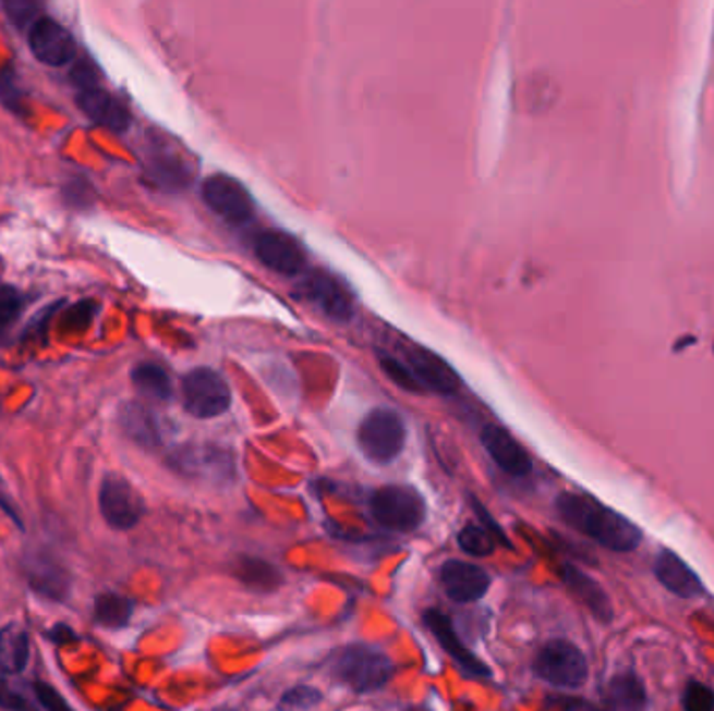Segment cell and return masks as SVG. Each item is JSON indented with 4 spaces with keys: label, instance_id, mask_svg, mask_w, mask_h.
<instances>
[{
    "label": "cell",
    "instance_id": "obj_1",
    "mask_svg": "<svg viewBox=\"0 0 714 711\" xmlns=\"http://www.w3.org/2000/svg\"><path fill=\"white\" fill-rule=\"evenodd\" d=\"M556 510L568 526L610 551L627 553L638 549L641 542V530L631 519L616 514L590 494L562 492L556 501Z\"/></svg>",
    "mask_w": 714,
    "mask_h": 711
},
{
    "label": "cell",
    "instance_id": "obj_2",
    "mask_svg": "<svg viewBox=\"0 0 714 711\" xmlns=\"http://www.w3.org/2000/svg\"><path fill=\"white\" fill-rule=\"evenodd\" d=\"M332 676L353 692H372L391 681L394 663L378 647L351 642L332 662Z\"/></svg>",
    "mask_w": 714,
    "mask_h": 711
},
{
    "label": "cell",
    "instance_id": "obj_3",
    "mask_svg": "<svg viewBox=\"0 0 714 711\" xmlns=\"http://www.w3.org/2000/svg\"><path fill=\"white\" fill-rule=\"evenodd\" d=\"M372 517L387 530L414 532L426 517V505L420 492L406 485H389L374 491L370 499Z\"/></svg>",
    "mask_w": 714,
    "mask_h": 711
},
{
    "label": "cell",
    "instance_id": "obj_4",
    "mask_svg": "<svg viewBox=\"0 0 714 711\" xmlns=\"http://www.w3.org/2000/svg\"><path fill=\"white\" fill-rule=\"evenodd\" d=\"M358 444L372 464H391L406 446V424L389 407H376L358 428Z\"/></svg>",
    "mask_w": 714,
    "mask_h": 711
},
{
    "label": "cell",
    "instance_id": "obj_5",
    "mask_svg": "<svg viewBox=\"0 0 714 711\" xmlns=\"http://www.w3.org/2000/svg\"><path fill=\"white\" fill-rule=\"evenodd\" d=\"M533 670L542 681L560 688L581 687L590 674L585 655L568 640L545 642L533 662Z\"/></svg>",
    "mask_w": 714,
    "mask_h": 711
},
{
    "label": "cell",
    "instance_id": "obj_6",
    "mask_svg": "<svg viewBox=\"0 0 714 711\" xmlns=\"http://www.w3.org/2000/svg\"><path fill=\"white\" fill-rule=\"evenodd\" d=\"M182 403L191 416L211 419L230 409L232 393L216 369L197 368L182 378Z\"/></svg>",
    "mask_w": 714,
    "mask_h": 711
},
{
    "label": "cell",
    "instance_id": "obj_7",
    "mask_svg": "<svg viewBox=\"0 0 714 711\" xmlns=\"http://www.w3.org/2000/svg\"><path fill=\"white\" fill-rule=\"evenodd\" d=\"M99 510L116 530H132L147 512L143 494L120 474H107L100 482Z\"/></svg>",
    "mask_w": 714,
    "mask_h": 711
},
{
    "label": "cell",
    "instance_id": "obj_8",
    "mask_svg": "<svg viewBox=\"0 0 714 711\" xmlns=\"http://www.w3.org/2000/svg\"><path fill=\"white\" fill-rule=\"evenodd\" d=\"M201 195H203L205 205L228 223L243 225L255 213L251 193L246 191L243 182H239L232 175H226V173L209 175L203 182Z\"/></svg>",
    "mask_w": 714,
    "mask_h": 711
},
{
    "label": "cell",
    "instance_id": "obj_9",
    "mask_svg": "<svg viewBox=\"0 0 714 711\" xmlns=\"http://www.w3.org/2000/svg\"><path fill=\"white\" fill-rule=\"evenodd\" d=\"M29 589L49 601H65L72 592V574L50 549H29L24 557Z\"/></svg>",
    "mask_w": 714,
    "mask_h": 711
},
{
    "label": "cell",
    "instance_id": "obj_10",
    "mask_svg": "<svg viewBox=\"0 0 714 711\" xmlns=\"http://www.w3.org/2000/svg\"><path fill=\"white\" fill-rule=\"evenodd\" d=\"M301 293L330 319L349 321L355 314L353 293L341 278L330 271H310L301 280Z\"/></svg>",
    "mask_w": 714,
    "mask_h": 711
},
{
    "label": "cell",
    "instance_id": "obj_11",
    "mask_svg": "<svg viewBox=\"0 0 714 711\" xmlns=\"http://www.w3.org/2000/svg\"><path fill=\"white\" fill-rule=\"evenodd\" d=\"M27 45L32 54L49 68H65L77 57L72 32L52 17H40L27 29Z\"/></svg>",
    "mask_w": 714,
    "mask_h": 711
},
{
    "label": "cell",
    "instance_id": "obj_12",
    "mask_svg": "<svg viewBox=\"0 0 714 711\" xmlns=\"http://www.w3.org/2000/svg\"><path fill=\"white\" fill-rule=\"evenodd\" d=\"M257 259L282 275H299L307 266V253L301 241L285 230H264L255 238Z\"/></svg>",
    "mask_w": 714,
    "mask_h": 711
},
{
    "label": "cell",
    "instance_id": "obj_13",
    "mask_svg": "<svg viewBox=\"0 0 714 711\" xmlns=\"http://www.w3.org/2000/svg\"><path fill=\"white\" fill-rule=\"evenodd\" d=\"M426 628L433 633V637L437 638V642L441 645L445 653L458 663V667L462 670L464 676H470V678H487L492 674L489 665L481 662L470 649H467V645L460 640V637L456 635L453 630V624L451 620L445 615V613L439 612V610H426L424 615H422Z\"/></svg>",
    "mask_w": 714,
    "mask_h": 711
},
{
    "label": "cell",
    "instance_id": "obj_14",
    "mask_svg": "<svg viewBox=\"0 0 714 711\" xmlns=\"http://www.w3.org/2000/svg\"><path fill=\"white\" fill-rule=\"evenodd\" d=\"M439 583L451 601L474 603L492 587V576L476 564L449 560L439 569Z\"/></svg>",
    "mask_w": 714,
    "mask_h": 711
},
{
    "label": "cell",
    "instance_id": "obj_15",
    "mask_svg": "<svg viewBox=\"0 0 714 711\" xmlns=\"http://www.w3.org/2000/svg\"><path fill=\"white\" fill-rule=\"evenodd\" d=\"M403 364L416 376L422 391L426 389L439 394H456L460 391V376L445 359L428 348L410 346L406 351Z\"/></svg>",
    "mask_w": 714,
    "mask_h": 711
},
{
    "label": "cell",
    "instance_id": "obj_16",
    "mask_svg": "<svg viewBox=\"0 0 714 711\" xmlns=\"http://www.w3.org/2000/svg\"><path fill=\"white\" fill-rule=\"evenodd\" d=\"M481 442L485 446V451L489 453L493 462L501 467L506 474L515 476V478H522L529 476L533 469V462L529 457V453L524 451V446L504 428L489 424L483 428L481 432Z\"/></svg>",
    "mask_w": 714,
    "mask_h": 711
},
{
    "label": "cell",
    "instance_id": "obj_17",
    "mask_svg": "<svg viewBox=\"0 0 714 711\" xmlns=\"http://www.w3.org/2000/svg\"><path fill=\"white\" fill-rule=\"evenodd\" d=\"M77 107L102 127L122 134L130 127V111L122 100L116 99L111 93H107L102 86H93L86 90H77L75 95Z\"/></svg>",
    "mask_w": 714,
    "mask_h": 711
},
{
    "label": "cell",
    "instance_id": "obj_18",
    "mask_svg": "<svg viewBox=\"0 0 714 711\" xmlns=\"http://www.w3.org/2000/svg\"><path fill=\"white\" fill-rule=\"evenodd\" d=\"M560 574H562V580H565L568 589L572 590V594L593 613L595 620H600L604 624L613 622V617H615L613 603H610L608 594L593 578H590L588 574H583L579 567L568 564L562 565Z\"/></svg>",
    "mask_w": 714,
    "mask_h": 711
},
{
    "label": "cell",
    "instance_id": "obj_19",
    "mask_svg": "<svg viewBox=\"0 0 714 711\" xmlns=\"http://www.w3.org/2000/svg\"><path fill=\"white\" fill-rule=\"evenodd\" d=\"M120 426L128 439L145 446V449H155L161 444V426L157 421L155 414L145 407L143 403L128 401L120 407Z\"/></svg>",
    "mask_w": 714,
    "mask_h": 711
},
{
    "label": "cell",
    "instance_id": "obj_20",
    "mask_svg": "<svg viewBox=\"0 0 714 711\" xmlns=\"http://www.w3.org/2000/svg\"><path fill=\"white\" fill-rule=\"evenodd\" d=\"M172 466L189 474V476H197V474H211L223 478L228 474H232V462L211 446H186L180 449L172 455Z\"/></svg>",
    "mask_w": 714,
    "mask_h": 711
},
{
    "label": "cell",
    "instance_id": "obj_21",
    "mask_svg": "<svg viewBox=\"0 0 714 711\" xmlns=\"http://www.w3.org/2000/svg\"><path fill=\"white\" fill-rule=\"evenodd\" d=\"M654 572L661 585L679 597H695L702 590V585L693 574V569L683 560H679L673 551H663L658 555Z\"/></svg>",
    "mask_w": 714,
    "mask_h": 711
},
{
    "label": "cell",
    "instance_id": "obj_22",
    "mask_svg": "<svg viewBox=\"0 0 714 711\" xmlns=\"http://www.w3.org/2000/svg\"><path fill=\"white\" fill-rule=\"evenodd\" d=\"M29 662V637L20 624L0 628V672L9 676L22 674Z\"/></svg>",
    "mask_w": 714,
    "mask_h": 711
},
{
    "label": "cell",
    "instance_id": "obj_23",
    "mask_svg": "<svg viewBox=\"0 0 714 711\" xmlns=\"http://www.w3.org/2000/svg\"><path fill=\"white\" fill-rule=\"evenodd\" d=\"M132 382L136 387V391L147 396L150 401H159V403H168L172 399L173 384L170 373L166 368H161L159 364L153 361H143L136 368L132 369Z\"/></svg>",
    "mask_w": 714,
    "mask_h": 711
},
{
    "label": "cell",
    "instance_id": "obj_24",
    "mask_svg": "<svg viewBox=\"0 0 714 711\" xmlns=\"http://www.w3.org/2000/svg\"><path fill=\"white\" fill-rule=\"evenodd\" d=\"M93 612H95V622L99 626L109 628V630H118L130 622L134 605L128 597H123L120 592H100L95 597Z\"/></svg>",
    "mask_w": 714,
    "mask_h": 711
},
{
    "label": "cell",
    "instance_id": "obj_25",
    "mask_svg": "<svg viewBox=\"0 0 714 711\" xmlns=\"http://www.w3.org/2000/svg\"><path fill=\"white\" fill-rule=\"evenodd\" d=\"M606 699L615 711H641L645 706V690L636 674H618L608 685Z\"/></svg>",
    "mask_w": 714,
    "mask_h": 711
},
{
    "label": "cell",
    "instance_id": "obj_26",
    "mask_svg": "<svg viewBox=\"0 0 714 711\" xmlns=\"http://www.w3.org/2000/svg\"><path fill=\"white\" fill-rule=\"evenodd\" d=\"M237 578L241 583H245L249 589L255 590H276L278 585L282 583L280 572L274 565L264 562V560H253V557L239 560Z\"/></svg>",
    "mask_w": 714,
    "mask_h": 711
},
{
    "label": "cell",
    "instance_id": "obj_27",
    "mask_svg": "<svg viewBox=\"0 0 714 711\" xmlns=\"http://www.w3.org/2000/svg\"><path fill=\"white\" fill-rule=\"evenodd\" d=\"M27 296L20 293L15 286L0 284V346L11 341L13 328L24 316Z\"/></svg>",
    "mask_w": 714,
    "mask_h": 711
},
{
    "label": "cell",
    "instance_id": "obj_28",
    "mask_svg": "<svg viewBox=\"0 0 714 711\" xmlns=\"http://www.w3.org/2000/svg\"><path fill=\"white\" fill-rule=\"evenodd\" d=\"M147 172L155 182L161 186H184L189 180V170L186 166L176 157V155H166V152H155L147 163Z\"/></svg>",
    "mask_w": 714,
    "mask_h": 711
},
{
    "label": "cell",
    "instance_id": "obj_29",
    "mask_svg": "<svg viewBox=\"0 0 714 711\" xmlns=\"http://www.w3.org/2000/svg\"><path fill=\"white\" fill-rule=\"evenodd\" d=\"M0 708L4 711H43L25 692V685L0 672Z\"/></svg>",
    "mask_w": 714,
    "mask_h": 711
},
{
    "label": "cell",
    "instance_id": "obj_30",
    "mask_svg": "<svg viewBox=\"0 0 714 711\" xmlns=\"http://www.w3.org/2000/svg\"><path fill=\"white\" fill-rule=\"evenodd\" d=\"M497 537L493 535L489 528L479 526V524H470L460 535H458V542L462 547L464 553H469L472 557H487L495 551V542Z\"/></svg>",
    "mask_w": 714,
    "mask_h": 711
},
{
    "label": "cell",
    "instance_id": "obj_31",
    "mask_svg": "<svg viewBox=\"0 0 714 711\" xmlns=\"http://www.w3.org/2000/svg\"><path fill=\"white\" fill-rule=\"evenodd\" d=\"M322 703V692L318 688L301 687L291 688L280 699V710L285 711H307L314 710Z\"/></svg>",
    "mask_w": 714,
    "mask_h": 711
},
{
    "label": "cell",
    "instance_id": "obj_32",
    "mask_svg": "<svg viewBox=\"0 0 714 711\" xmlns=\"http://www.w3.org/2000/svg\"><path fill=\"white\" fill-rule=\"evenodd\" d=\"M4 15L11 20V24L17 25V27H32L36 24L43 15V7L36 4V2H29V0H9V2H2L0 4Z\"/></svg>",
    "mask_w": 714,
    "mask_h": 711
},
{
    "label": "cell",
    "instance_id": "obj_33",
    "mask_svg": "<svg viewBox=\"0 0 714 711\" xmlns=\"http://www.w3.org/2000/svg\"><path fill=\"white\" fill-rule=\"evenodd\" d=\"M32 690H34V699L38 703V708L43 711H75L57 688L43 683V681H34L32 683Z\"/></svg>",
    "mask_w": 714,
    "mask_h": 711
},
{
    "label": "cell",
    "instance_id": "obj_34",
    "mask_svg": "<svg viewBox=\"0 0 714 711\" xmlns=\"http://www.w3.org/2000/svg\"><path fill=\"white\" fill-rule=\"evenodd\" d=\"M686 711H714L713 690L700 683H690L683 692Z\"/></svg>",
    "mask_w": 714,
    "mask_h": 711
},
{
    "label": "cell",
    "instance_id": "obj_35",
    "mask_svg": "<svg viewBox=\"0 0 714 711\" xmlns=\"http://www.w3.org/2000/svg\"><path fill=\"white\" fill-rule=\"evenodd\" d=\"M383 369L389 373V378L395 380L401 389H408V391H412V393H420V391H422V387H420L416 376L410 371V368H408L406 364L397 361L394 357H385V359H383Z\"/></svg>",
    "mask_w": 714,
    "mask_h": 711
},
{
    "label": "cell",
    "instance_id": "obj_36",
    "mask_svg": "<svg viewBox=\"0 0 714 711\" xmlns=\"http://www.w3.org/2000/svg\"><path fill=\"white\" fill-rule=\"evenodd\" d=\"M70 79L74 82L77 90H86V88H93V86H100L99 70H97V65L90 59H80L75 63L72 74H70Z\"/></svg>",
    "mask_w": 714,
    "mask_h": 711
},
{
    "label": "cell",
    "instance_id": "obj_37",
    "mask_svg": "<svg viewBox=\"0 0 714 711\" xmlns=\"http://www.w3.org/2000/svg\"><path fill=\"white\" fill-rule=\"evenodd\" d=\"M47 638H50L55 645L63 647V645H72V642H77V635L74 630L68 626V624H57L52 626L49 633H47Z\"/></svg>",
    "mask_w": 714,
    "mask_h": 711
},
{
    "label": "cell",
    "instance_id": "obj_38",
    "mask_svg": "<svg viewBox=\"0 0 714 711\" xmlns=\"http://www.w3.org/2000/svg\"><path fill=\"white\" fill-rule=\"evenodd\" d=\"M216 711H228V710H216Z\"/></svg>",
    "mask_w": 714,
    "mask_h": 711
}]
</instances>
